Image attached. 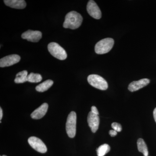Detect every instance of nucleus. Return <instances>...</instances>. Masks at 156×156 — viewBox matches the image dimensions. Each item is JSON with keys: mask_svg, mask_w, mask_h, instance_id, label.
I'll list each match as a JSON object with an SVG mask.
<instances>
[{"mask_svg": "<svg viewBox=\"0 0 156 156\" xmlns=\"http://www.w3.org/2000/svg\"><path fill=\"white\" fill-rule=\"evenodd\" d=\"M53 84V81L50 80H47L37 86L36 87V90L39 92H45L52 87Z\"/></svg>", "mask_w": 156, "mask_h": 156, "instance_id": "nucleus-14", "label": "nucleus"}, {"mask_svg": "<svg viewBox=\"0 0 156 156\" xmlns=\"http://www.w3.org/2000/svg\"><path fill=\"white\" fill-rule=\"evenodd\" d=\"M76 114L74 112H71L69 115L66 121V133L70 138H73L76 136Z\"/></svg>", "mask_w": 156, "mask_h": 156, "instance_id": "nucleus-5", "label": "nucleus"}, {"mask_svg": "<svg viewBox=\"0 0 156 156\" xmlns=\"http://www.w3.org/2000/svg\"><path fill=\"white\" fill-rule=\"evenodd\" d=\"M110 147L108 144H102L97 149V153L98 156H104L110 151Z\"/></svg>", "mask_w": 156, "mask_h": 156, "instance_id": "nucleus-17", "label": "nucleus"}, {"mask_svg": "<svg viewBox=\"0 0 156 156\" xmlns=\"http://www.w3.org/2000/svg\"><path fill=\"white\" fill-rule=\"evenodd\" d=\"M3 116V112L2 109V108H0V120H2V118Z\"/></svg>", "mask_w": 156, "mask_h": 156, "instance_id": "nucleus-23", "label": "nucleus"}, {"mask_svg": "<svg viewBox=\"0 0 156 156\" xmlns=\"http://www.w3.org/2000/svg\"><path fill=\"white\" fill-rule=\"evenodd\" d=\"M20 60V57L17 54L5 56L0 59V67H5L11 66L18 63Z\"/></svg>", "mask_w": 156, "mask_h": 156, "instance_id": "nucleus-8", "label": "nucleus"}, {"mask_svg": "<svg viewBox=\"0 0 156 156\" xmlns=\"http://www.w3.org/2000/svg\"><path fill=\"white\" fill-rule=\"evenodd\" d=\"M42 80V76L39 74L31 73L27 76V81L30 83H39V82H41Z\"/></svg>", "mask_w": 156, "mask_h": 156, "instance_id": "nucleus-18", "label": "nucleus"}, {"mask_svg": "<svg viewBox=\"0 0 156 156\" xmlns=\"http://www.w3.org/2000/svg\"><path fill=\"white\" fill-rule=\"evenodd\" d=\"M87 121L91 131L93 133H95L99 127V117L98 115L94 114L91 111L89 112Z\"/></svg>", "mask_w": 156, "mask_h": 156, "instance_id": "nucleus-10", "label": "nucleus"}, {"mask_svg": "<svg viewBox=\"0 0 156 156\" xmlns=\"http://www.w3.org/2000/svg\"><path fill=\"white\" fill-rule=\"evenodd\" d=\"M28 73L27 71L23 70L18 73L16 75V78L14 80V82L16 83H22L27 81Z\"/></svg>", "mask_w": 156, "mask_h": 156, "instance_id": "nucleus-16", "label": "nucleus"}, {"mask_svg": "<svg viewBox=\"0 0 156 156\" xmlns=\"http://www.w3.org/2000/svg\"><path fill=\"white\" fill-rule=\"evenodd\" d=\"M87 11L89 15L95 19H99L101 17V13L97 4L92 0L88 2Z\"/></svg>", "mask_w": 156, "mask_h": 156, "instance_id": "nucleus-7", "label": "nucleus"}, {"mask_svg": "<svg viewBox=\"0 0 156 156\" xmlns=\"http://www.w3.org/2000/svg\"><path fill=\"white\" fill-rule=\"evenodd\" d=\"M88 83L92 87L101 90H105L108 88L107 82L102 77L98 75L92 74L87 78Z\"/></svg>", "mask_w": 156, "mask_h": 156, "instance_id": "nucleus-4", "label": "nucleus"}, {"mask_svg": "<svg viewBox=\"0 0 156 156\" xmlns=\"http://www.w3.org/2000/svg\"><path fill=\"white\" fill-rule=\"evenodd\" d=\"M48 108V105L47 103L43 104L39 108L35 110L31 114V117L34 119H41L47 113Z\"/></svg>", "mask_w": 156, "mask_h": 156, "instance_id": "nucleus-12", "label": "nucleus"}, {"mask_svg": "<svg viewBox=\"0 0 156 156\" xmlns=\"http://www.w3.org/2000/svg\"><path fill=\"white\" fill-rule=\"evenodd\" d=\"M4 2L6 5L13 9H24L27 5L24 0H5Z\"/></svg>", "mask_w": 156, "mask_h": 156, "instance_id": "nucleus-13", "label": "nucleus"}, {"mask_svg": "<svg viewBox=\"0 0 156 156\" xmlns=\"http://www.w3.org/2000/svg\"><path fill=\"white\" fill-rule=\"evenodd\" d=\"M83 18L80 14L75 11H70L66 14L63 27L65 28L74 30L82 24Z\"/></svg>", "mask_w": 156, "mask_h": 156, "instance_id": "nucleus-1", "label": "nucleus"}, {"mask_svg": "<svg viewBox=\"0 0 156 156\" xmlns=\"http://www.w3.org/2000/svg\"><path fill=\"white\" fill-rule=\"evenodd\" d=\"M48 50L52 56L59 60H65L67 58L66 51L57 43H50L48 45Z\"/></svg>", "mask_w": 156, "mask_h": 156, "instance_id": "nucleus-3", "label": "nucleus"}, {"mask_svg": "<svg viewBox=\"0 0 156 156\" xmlns=\"http://www.w3.org/2000/svg\"><path fill=\"white\" fill-rule=\"evenodd\" d=\"M7 156L5 155H3V156Z\"/></svg>", "mask_w": 156, "mask_h": 156, "instance_id": "nucleus-24", "label": "nucleus"}, {"mask_svg": "<svg viewBox=\"0 0 156 156\" xmlns=\"http://www.w3.org/2000/svg\"><path fill=\"white\" fill-rule=\"evenodd\" d=\"M112 128L117 132H121L122 130V126L119 123L114 122L112 124Z\"/></svg>", "mask_w": 156, "mask_h": 156, "instance_id": "nucleus-19", "label": "nucleus"}, {"mask_svg": "<svg viewBox=\"0 0 156 156\" xmlns=\"http://www.w3.org/2000/svg\"><path fill=\"white\" fill-rule=\"evenodd\" d=\"M153 115L154 119L155 121L156 122V108L154 109L153 112Z\"/></svg>", "mask_w": 156, "mask_h": 156, "instance_id": "nucleus-22", "label": "nucleus"}, {"mask_svg": "<svg viewBox=\"0 0 156 156\" xmlns=\"http://www.w3.org/2000/svg\"><path fill=\"white\" fill-rule=\"evenodd\" d=\"M109 134L110 136L112 137L115 136L117 135V132L116 131H115L114 130H110L109 132Z\"/></svg>", "mask_w": 156, "mask_h": 156, "instance_id": "nucleus-21", "label": "nucleus"}, {"mask_svg": "<svg viewBox=\"0 0 156 156\" xmlns=\"http://www.w3.org/2000/svg\"><path fill=\"white\" fill-rule=\"evenodd\" d=\"M150 82V80L148 79H143L138 81H133L129 84L128 90L130 92H135L147 86Z\"/></svg>", "mask_w": 156, "mask_h": 156, "instance_id": "nucleus-11", "label": "nucleus"}, {"mask_svg": "<svg viewBox=\"0 0 156 156\" xmlns=\"http://www.w3.org/2000/svg\"><path fill=\"white\" fill-rule=\"evenodd\" d=\"M42 36V33L40 31H34L30 30L27 31L21 35V37L23 39L32 42H38L41 39Z\"/></svg>", "mask_w": 156, "mask_h": 156, "instance_id": "nucleus-9", "label": "nucleus"}, {"mask_svg": "<svg viewBox=\"0 0 156 156\" xmlns=\"http://www.w3.org/2000/svg\"><path fill=\"white\" fill-rule=\"evenodd\" d=\"M28 142L33 148L41 153H45L48 150L47 147L41 140L36 136L29 137Z\"/></svg>", "mask_w": 156, "mask_h": 156, "instance_id": "nucleus-6", "label": "nucleus"}, {"mask_svg": "<svg viewBox=\"0 0 156 156\" xmlns=\"http://www.w3.org/2000/svg\"><path fill=\"white\" fill-rule=\"evenodd\" d=\"M138 150L142 153L144 156H148L149 153L146 144L142 138H139L137 141Z\"/></svg>", "mask_w": 156, "mask_h": 156, "instance_id": "nucleus-15", "label": "nucleus"}, {"mask_svg": "<svg viewBox=\"0 0 156 156\" xmlns=\"http://www.w3.org/2000/svg\"><path fill=\"white\" fill-rule=\"evenodd\" d=\"M114 44V41L111 38L102 39L98 42L95 46V53L98 54L108 53L112 50Z\"/></svg>", "mask_w": 156, "mask_h": 156, "instance_id": "nucleus-2", "label": "nucleus"}, {"mask_svg": "<svg viewBox=\"0 0 156 156\" xmlns=\"http://www.w3.org/2000/svg\"><path fill=\"white\" fill-rule=\"evenodd\" d=\"M91 112L93 113L94 114L98 115H99V112L98 111L97 108H96V107L95 106H92L91 107Z\"/></svg>", "mask_w": 156, "mask_h": 156, "instance_id": "nucleus-20", "label": "nucleus"}]
</instances>
